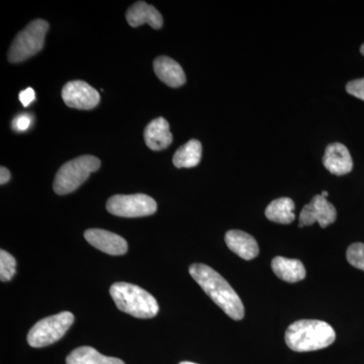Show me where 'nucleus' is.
Instances as JSON below:
<instances>
[{"mask_svg":"<svg viewBox=\"0 0 364 364\" xmlns=\"http://www.w3.org/2000/svg\"><path fill=\"white\" fill-rule=\"evenodd\" d=\"M109 293L117 309L133 317L150 318L159 312L154 296L135 284L117 282L112 284Z\"/></svg>","mask_w":364,"mask_h":364,"instance_id":"3","label":"nucleus"},{"mask_svg":"<svg viewBox=\"0 0 364 364\" xmlns=\"http://www.w3.org/2000/svg\"><path fill=\"white\" fill-rule=\"evenodd\" d=\"M323 164L335 176H345L353 168V161L349 150L341 143H332L326 148Z\"/></svg>","mask_w":364,"mask_h":364,"instance_id":"11","label":"nucleus"},{"mask_svg":"<svg viewBox=\"0 0 364 364\" xmlns=\"http://www.w3.org/2000/svg\"><path fill=\"white\" fill-rule=\"evenodd\" d=\"M146 145L153 151L166 149L171 145L173 136L169 130V123L164 117L153 119L144 132Z\"/></svg>","mask_w":364,"mask_h":364,"instance_id":"14","label":"nucleus"},{"mask_svg":"<svg viewBox=\"0 0 364 364\" xmlns=\"http://www.w3.org/2000/svg\"><path fill=\"white\" fill-rule=\"evenodd\" d=\"M85 238L93 247L109 255H124L128 251V243L123 237L105 230H87Z\"/></svg>","mask_w":364,"mask_h":364,"instance_id":"10","label":"nucleus"},{"mask_svg":"<svg viewBox=\"0 0 364 364\" xmlns=\"http://www.w3.org/2000/svg\"><path fill=\"white\" fill-rule=\"evenodd\" d=\"M74 322L70 312H62L39 321L28 334V343L33 348H42L59 341Z\"/></svg>","mask_w":364,"mask_h":364,"instance_id":"6","label":"nucleus"},{"mask_svg":"<svg viewBox=\"0 0 364 364\" xmlns=\"http://www.w3.org/2000/svg\"><path fill=\"white\" fill-rule=\"evenodd\" d=\"M179 364H198V363H191V361H182V363H181Z\"/></svg>","mask_w":364,"mask_h":364,"instance_id":"27","label":"nucleus"},{"mask_svg":"<svg viewBox=\"0 0 364 364\" xmlns=\"http://www.w3.org/2000/svg\"><path fill=\"white\" fill-rule=\"evenodd\" d=\"M189 273L215 305L219 306L230 318L236 321L244 318L245 309L240 296L221 274L202 263L191 265Z\"/></svg>","mask_w":364,"mask_h":364,"instance_id":"1","label":"nucleus"},{"mask_svg":"<svg viewBox=\"0 0 364 364\" xmlns=\"http://www.w3.org/2000/svg\"><path fill=\"white\" fill-rule=\"evenodd\" d=\"M129 25L136 28L148 23L154 30H159L163 26L161 14L154 6L146 4L145 1H138L129 7L126 14Z\"/></svg>","mask_w":364,"mask_h":364,"instance_id":"13","label":"nucleus"},{"mask_svg":"<svg viewBox=\"0 0 364 364\" xmlns=\"http://www.w3.org/2000/svg\"><path fill=\"white\" fill-rule=\"evenodd\" d=\"M49 23L44 20H35L18 33L9 48V61L21 63L39 53L44 48L46 33Z\"/></svg>","mask_w":364,"mask_h":364,"instance_id":"5","label":"nucleus"},{"mask_svg":"<svg viewBox=\"0 0 364 364\" xmlns=\"http://www.w3.org/2000/svg\"><path fill=\"white\" fill-rule=\"evenodd\" d=\"M62 98L69 107L85 111L95 109L100 102L98 91L81 80L66 83L62 90Z\"/></svg>","mask_w":364,"mask_h":364,"instance_id":"9","label":"nucleus"},{"mask_svg":"<svg viewBox=\"0 0 364 364\" xmlns=\"http://www.w3.org/2000/svg\"><path fill=\"white\" fill-rule=\"evenodd\" d=\"M337 219V210L327 198L321 195L315 196L310 203L301 210L299 218V227L312 226L318 223L321 228H327Z\"/></svg>","mask_w":364,"mask_h":364,"instance_id":"8","label":"nucleus"},{"mask_svg":"<svg viewBox=\"0 0 364 364\" xmlns=\"http://www.w3.org/2000/svg\"><path fill=\"white\" fill-rule=\"evenodd\" d=\"M67 364H124L123 360L116 358L102 355L90 346L79 347L67 356Z\"/></svg>","mask_w":364,"mask_h":364,"instance_id":"18","label":"nucleus"},{"mask_svg":"<svg viewBox=\"0 0 364 364\" xmlns=\"http://www.w3.org/2000/svg\"><path fill=\"white\" fill-rule=\"evenodd\" d=\"M336 333L328 324L318 320H299L286 332V343L296 352L320 350L334 343Z\"/></svg>","mask_w":364,"mask_h":364,"instance_id":"2","label":"nucleus"},{"mask_svg":"<svg viewBox=\"0 0 364 364\" xmlns=\"http://www.w3.org/2000/svg\"><path fill=\"white\" fill-rule=\"evenodd\" d=\"M154 71L157 77L170 87H181L186 77L181 64L167 56L158 57L154 61Z\"/></svg>","mask_w":364,"mask_h":364,"instance_id":"15","label":"nucleus"},{"mask_svg":"<svg viewBox=\"0 0 364 364\" xmlns=\"http://www.w3.org/2000/svg\"><path fill=\"white\" fill-rule=\"evenodd\" d=\"M16 272V261L13 255L6 251H0V279L9 282Z\"/></svg>","mask_w":364,"mask_h":364,"instance_id":"20","label":"nucleus"},{"mask_svg":"<svg viewBox=\"0 0 364 364\" xmlns=\"http://www.w3.org/2000/svg\"><path fill=\"white\" fill-rule=\"evenodd\" d=\"M225 241L228 248L245 260H252L259 254V247L254 237L240 230L227 232Z\"/></svg>","mask_w":364,"mask_h":364,"instance_id":"12","label":"nucleus"},{"mask_svg":"<svg viewBox=\"0 0 364 364\" xmlns=\"http://www.w3.org/2000/svg\"><path fill=\"white\" fill-rule=\"evenodd\" d=\"M346 91L349 95L364 102V78L356 79V80H352L347 83Z\"/></svg>","mask_w":364,"mask_h":364,"instance_id":"22","label":"nucleus"},{"mask_svg":"<svg viewBox=\"0 0 364 364\" xmlns=\"http://www.w3.org/2000/svg\"><path fill=\"white\" fill-rule=\"evenodd\" d=\"M360 52H361V54H363L364 56V44L363 46H361Z\"/></svg>","mask_w":364,"mask_h":364,"instance_id":"28","label":"nucleus"},{"mask_svg":"<svg viewBox=\"0 0 364 364\" xmlns=\"http://www.w3.org/2000/svg\"><path fill=\"white\" fill-rule=\"evenodd\" d=\"M265 215L269 221L277 224H291L296 219L294 200L289 198L273 200L265 210Z\"/></svg>","mask_w":364,"mask_h":364,"instance_id":"19","label":"nucleus"},{"mask_svg":"<svg viewBox=\"0 0 364 364\" xmlns=\"http://www.w3.org/2000/svg\"><path fill=\"white\" fill-rule=\"evenodd\" d=\"M11 177V176L9 170L6 168V167L2 166L1 168H0V183L4 186V184H6L9 181Z\"/></svg>","mask_w":364,"mask_h":364,"instance_id":"25","label":"nucleus"},{"mask_svg":"<svg viewBox=\"0 0 364 364\" xmlns=\"http://www.w3.org/2000/svg\"><path fill=\"white\" fill-rule=\"evenodd\" d=\"M321 196H324V198H327V196H329V193H328L327 191H322V193H321Z\"/></svg>","mask_w":364,"mask_h":364,"instance_id":"26","label":"nucleus"},{"mask_svg":"<svg viewBox=\"0 0 364 364\" xmlns=\"http://www.w3.org/2000/svg\"><path fill=\"white\" fill-rule=\"evenodd\" d=\"M202 153V144L193 139L177 149L172 162L177 168H193L200 164Z\"/></svg>","mask_w":364,"mask_h":364,"instance_id":"17","label":"nucleus"},{"mask_svg":"<svg viewBox=\"0 0 364 364\" xmlns=\"http://www.w3.org/2000/svg\"><path fill=\"white\" fill-rule=\"evenodd\" d=\"M100 167V160L91 155H85L65 163L55 176L53 188L57 195L64 196L73 193L87 181L92 172Z\"/></svg>","mask_w":364,"mask_h":364,"instance_id":"4","label":"nucleus"},{"mask_svg":"<svg viewBox=\"0 0 364 364\" xmlns=\"http://www.w3.org/2000/svg\"><path fill=\"white\" fill-rule=\"evenodd\" d=\"M272 268L277 277L289 284L301 282L306 275V268L301 261L289 259L282 256H277L272 260Z\"/></svg>","mask_w":364,"mask_h":364,"instance_id":"16","label":"nucleus"},{"mask_svg":"<svg viewBox=\"0 0 364 364\" xmlns=\"http://www.w3.org/2000/svg\"><path fill=\"white\" fill-rule=\"evenodd\" d=\"M107 210L112 215L123 218L147 217L157 210V203L149 196L117 195L112 196L107 203Z\"/></svg>","mask_w":364,"mask_h":364,"instance_id":"7","label":"nucleus"},{"mask_svg":"<svg viewBox=\"0 0 364 364\" xmlns=\"http://www.w3.org/2000/svg\"><path fill=\"white\" fill-rule=\"evenodd\" d=\"M18 98H20V102L23 107H28L33 102H35L36 100V92L33 88L28 87L26 90L21 91L20 95H18Z\"/></svg>","mask_w":364,"mask_h":364,"instance_id":"24","label":"nucleus"},{"mask_svg":"<svg viewBox=\"0 0 364 364\" xmlns=\"http://www.w3.org/2000/svg\"><path fill=\"white\" fill-rule=\"evenodd\" d=\"M346 258L349 264L364 272V244L354 243L349 246Z\"/></svg>","mask_w":364,"mask_h":364,"instance_id":"21","label":"nucleus"},{"mask_svg":"<svg viewBox=\"0 0 364 364\" xmlns=\"http://www.w3.org/2000/svg\"><path fill=\"white\" fill-rule=\"evenodd\" d=\"M31 124H32L31 117L28 116V114H23L14 119L13 128L14 130L16 132H25L30 128Z\"/></svg>","mask_w":364,"mask_h":364,"instance_id":"23","label":"nucleus"}]
</instances>
